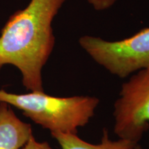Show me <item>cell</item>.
<instances>
[{
	"label": "cell",
	"mask_w": 149,
	"mask_h": 149,
	"mask_svg": "<svg viewBox=\"0 0 149 149\" xmlns=\"http://www.w3.org/2000/svg\"><path fill=\"white\" fill-rule=\"evenodd\" d=\"M66 0H31L14 13L1 31L0 70L11 64L29 91L44 92L42 69L55 46L52 23Z\"/></svg>",
	"instance_id": "1"
},
{
	"label": "cell",
	"mask_w": 149,
	"mask_h": 149,
	"mask_svg": "<svg viewBox=\"0 0 149 149\" xmlns=\"http://www.w3.org/2000/svg\"><path fill=\"white\" fill-rule=\"evenodd\" d=\"M100 99L93 96L55 97L44 92L16 94L0 89V102L12 106L51 133L77 134L94 117Z\"/></svg>",
	"instance_id": "2"
},
{
	"label": "cell",
	"mask_w": 149,
	"mask_h": 149,
	"mask_svg": "<svg viewBox=\"0 0 149 149\" xmlns=\"http://www.w3.org/2000/svg\"><path fill=\"white\" fill-rule=\"evenodd\" d=\"M79 44L95 62L120 78L149 67V28L118 41L84 35Z\"/></svg>",
	"instance_id": "3"
},
{
	"label": "cell",
	"mask_w": 149,
	"mask_h": 149,
	"mask_svg": "<svg viewBox=\"0 0 149 149\" xmlns=\"http://www.w3.org/2000/svg\"><path fill=\"white\" fill-rule=\"evenodd\" d=\"M114 133L139 144L149 128V67L130 75L114 103Z\"/></svg>",
	"instance_id": "4"
},
{
	"label": "cell",
	"mask_w": 149,
	"mask_h": 149,
	"mask_svg": "<svg viewBox=\"0 0 149 149\" xmlns=\"http://www.w3.org/2000/svg\"><path fill=\"white\" fill-rule=\"evenodd\" d=\"M33 136L31 124L20 120L9 104L0 102V149H22Z\"/></svg>",
	"instance_id": "5"
},
{
	"label": "cell",
	"mask_w": 149,
	"mask_h": 149,
	"mask_svg": "<svg viewBox=\"0 0 149 149\" xmlns=\"http://www.w3.org/2000/svg\"><path fill=\"white\" fill-rule=\"evenodd\" d=\"M52 137L57 141L61 149H135L138 144L126 139L113 140L110 138L109 131L104 129L101 140L97 144L88 142L77 134L51 133Z\"/></svg>",
	"instance_id": "6"
},
{
	"label": "cell",
	"mask_w": 149,
	"mask_h": 149,
	"mask_svg": "<svg viewBox=\"0 0 149 149\" xmlns=\"http://www.w3.org/2000/svg\"><path fill=\"white\" fill-rule=\"evenodd\" d=\"M94 10L97 11L107 10L111 8L117 0H86Z\"/></svg>",
	"instance_id": "7"
},
{
	"label": "cell",
	"mask_w": 149,
	"mask_h": 149,
	"mask_svg": "<svg viewBox=\"0 0 149 149\" xmlns=\"http://www.w3.org/2000/svg\"><path fill=\"white\" fill-rule=\"evenodd\" d=\"M22 149H53L46 141H38L34 136L31 137Z\"/></svg>",
	"instance_id": "8"
},
{
	"label": "cell",
	"mask_w": 149,
	"mask_h": 149,
	"mask_svg": "<svg viewBox=\"0 0 149 149\" xmlns=\"http://www.w3.org/2000/svg\"><path fill=\"white\" fill-rule=\"evenodd\" d=\"M135 149H144V148H142V146H141V145H139V144H138L137 146H136Z\"/></svg>",
	"instance_id": "9"
}]
</instances>
